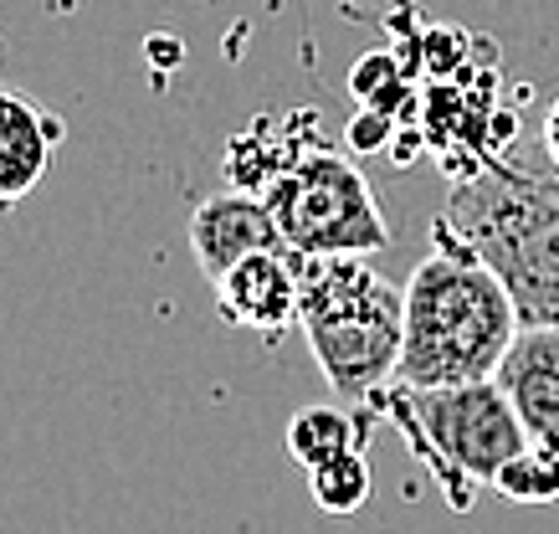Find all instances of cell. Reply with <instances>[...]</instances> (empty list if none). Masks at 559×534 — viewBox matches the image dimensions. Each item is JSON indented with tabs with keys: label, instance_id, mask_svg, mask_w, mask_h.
Segmentation results:
<instances>
[{
	"label": "cell",
	"instance_id": "cell-1",
	"mask_svg": "<svg viewBox=\"0 0 559 534\" xmlns=\"http://www.w3.org/2000/svg\"><path fill=\"white\" fill-rule=\"evenodd\" d=\"M431 252L406 277V340L395 380L406 385H462L492 380L524 313L509 283L467 241L431 222Z\"/></svg>",
	"mask_w": 559,
	"mask_h": 534
},
{
	"label": "cell",
	"instance_id": "cell-2",
	"mask_svg": "<svg viewBox=\"0 0 559 534\" xmlns=\"http://www.w3.org/2000/svg\"><path fill=\"white\" fill-rule=\"evenodd\" d=\"M509 283L524 324H559V170L488 159L462 175L437 216Z\"/></svg>",
	"mask_w": 559,
	"mask_h": 534
},
{
	"label": "cell",
	"instance_id": "cell-3",
	"mask_svg": "<svg viewBox=\"0 0 559 534\" xmlns=\"http://www.w3.org/2000/svg\"><path fill=\"white\" fill-rule=\"evenodd\" d=\"M374 412L406 437L411 458L441 483L447 503L467 514L483 488L528 448V431L498 380H462V385H406L390 380L374 396Z\"/></svg>",
	"mask_w": 559,
	"mask_h": 534
},
{
	"label": "cell",
	"instance_id": "cell-4",
	"mask_svg": "<svg viewBox=\"0 0 559 534\" xmlns=\"http://www.w3.org/2000/svg\"><path fill=\"white\" fill-rule=\"evenodd\" d=\"M298 329L334 396L374 406L401 365L406 283H390L365 258H308Z\"/></svg>",
	"mask_w": 559,
	"mask_h": 534
},
{
	"label": "cell",
	"instance_id": "cell-5",
	"mask_svg": "<svg viewBox=\"0 0 559 534\" xmlns=\"http://www.w3.org/2000/svg\"><path fill=\"white\" fill-rule=\"evenodd\" d=\"M262 195L288 247L304 258H370L395 241L365 170L323 144L293 159Z\"/></svg>",
	"mask_w": 559,
	"mask_h": 534
},
{
	"label": "cell",
	"instance_id": "cell-6",
	"mask_svg": "<svg viewBox=\"0 0 559 534\" xmlns=\"http://www.w3.org/2000/svg\"><path fill=\"white\" fill-rule=\"evenodd\" d=\"M277 247H288V237L262 190H221L190 216V252L211 283L226 277L237 262L257 258V252H277Z\"/></svg>",
	"mask_w": 559,
	"mask_h": 534
},
{
	"label": "cell",
	"instance_id": "cell-7",
	"mask_svg": "<svg viewBox=\"0 0 559 534\" xmlns=\"http://www.w3.org/2000/svg\"><path fill=\"white\" fill-rule=\"evenodd\" d=\"M304 252L277 247V252H257L237 262L226 277H216V309L226 324L257 329V334H277V329L298 324V304H304Z\"/></svg>",
	"mask_w": 559,
	"mask_h": 534
},
{
	"label": "cell",
	"instance_id": "cell-8",
	"mask_svg": "<svg viewBox=\"0 0 559 534\" xmlns=\"http://www.w3.org/2000/svg\"><path fill=\"white\" fill-rule=\"evenodd\" d=\"M492 380L509 391L528 442L559 448V324L519 329Z\"/></svg>",
	"mask_w": 559,
	"mask_h": 534
},
{
	"label": "cell",
	"instance_id": "cell-9",
	"mask_svg": "<svg viewBox=\"0 0 559 534\" xmlns=\"http://www.w3.org/2000/svg\"><path fill=\"white\" fill-rule=\"evenodd\" d=\"M62 134V119H51L41 104L0 93V206H16L41 186Z\"/></svg>",
	"mask_w": 559,
	"mask_h": 534
},
{
	"label": "cell",
	"instance_id": "cell-10",
	"mask_svg": "<svg viewBox=\"0 0 559 534\" xmlns=\"http://www.w3.org/2000/svg\"><path fill=\"white\" fill-rule=\"evenodd\" d=\"M370 416H380V412H374V406H304V412H293L288 458L304 467V473H313V467L334 463L344 452L365 448Z\"/></svg>",
	"mask_w": 559,
	"mask_h": 534
},
{
	"label": "cell",
	"instance_id": "cell-11",
	"mask_svg": "<svg viewBox=\"0 0 559 534\" xmlns=\"http://www.w3.org/2000/svg\"><path fill=\"white\" fill-rule=\"evenodd\" d=\"M308 488H313V503L323 514H355L370 503V463H365V448L344 452L334 463H323L308 473Z\"/></svg>",
	"mask_w": 559,
	"mask_h": 534
},
{
	"label": "cell",
	"instance_id": "cell-12",
	"mask_svg": "<svg viewBox=\"0 0 559 534\" xmlns=\"http://www.w3.org/2000/svg\"><path fill=\"white\" fill-rule=\"evenodd\" d=\"M492 494H503L509 503H555L559 499V448L528 442V448L498 473Z\"/></svg>",
	"mask_w": 559,
	"mask_h": 534
},
{
	"label": "cell",
	"instance_id": "cell-13",
	"mask_svg": "<svg viewBox=\"0 0 559 534\" xmlns=\"http://www.w3.org/2000/svg\"><path fill=\"white\" fill-rule=\"evenodd\" d=\"M544 155H549V165L559 170V98L549 104V114H544Z\"/></svg>",
	"mask_w": 559,
	"mask_h": 534
}]
</instances>
